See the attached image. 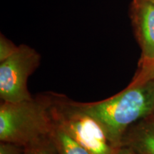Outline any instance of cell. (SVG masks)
Here are the masks:
<instances>
[{
  "label": "cell",
  "mask_w": 154,
  "mask_h": 154,
  "mask_svg": "<svg viewBox=\"0 0 154 154\" xmlns=\"http://www.w3.org/2000/svg\"><path fill=\"white\" fill-rule=\"evenodd\" d=\"M133 20L141 49L139 67L154 61V5L149 0H134Z\"/></svg>",
  "instance_id": "cell-5"
},
{
  "label": "cell",
  "mask_w": 154,
  "mask_h": 154,
  "mask_svg": "<svg viewBox=\"0 0 154 154\" xmlns=\"http://www.w3.org/2000/svg\"><path fill=\"white\" fill-rule=\"evenodd\" d=\"M152 116H153V118H154V113H153V114L152 115Z\"/></svg>",
  "instance_id": "cell-14"
},
{
  "label": "cell",
  "mask_w": 154,
  "mask_h": 154,
  "mask_svg": "<svg viewBox=\"0 0 154 154\" xmlns=\"http://www.w3.org/2000/svg\"><path fill=\"white\" fill-rule=\"evenodd\" d=\"M50 94L31 99L2 102L0 140L27 147L51 137L54 121L50 111Z\"/></svg>",
  "instance_id": "cell-2"
},
{
  "label": "cell",
  "mask_w": 154,
  "mask_h": 154,
  "mask_svg": "<svg viewBox=\"0 0 154 154\" xmlns=\"http://www.w3.org/2000/svg\"><path fill=\"white\" fill-rule=\"evenodd\" d=\"M80 104L97 121L111 145L119 149L131 126L153 114L154 79L131 82L112 97Z\"/></svg>",
  "instance_id": "cell-1"
},
{
  "label": "cell",
  "mask_w": 154,
  "mask_h": 154,
  "mask_svg": "<svg viewBox=\"0 0 154 154\" xmlns=\"http://www.w3.org/2000/svg\"><path fill=\"white\" fill-rule=\"evenodd\" d=\"M24 148L9 142H1L0 154H22Z\"/></svg>",
  "instance_id": "cell-11"
},
{
  "label": "cell",
  "mask_w": 154,
  "mask_h": 154,
  "mask_svg": "<svg viewBox=\"0 0 154 154\" xmlns=\"http://www.w3.org/2000/svg\"><path fill=\"white\" fill-rule=\"evenodd\" d=\"M41 57L32 47L20 45L0 63V98L4 102H19L32 98L27 88L29 77L37 69Z\"/></svg>",
  "instance_id": "cell-4"
},
{
  "label": "cell",
  "mask_w": 154,
  "mask_h": 154,
  "mask_svg": "<svg viewBox=\"0 0 154 154\" xmlns=\"http://www.w3.org/2000/svg\"><path fill=\"white\" fill-rule=\"evenodd\" d=\"M121 146L130 148L138 154H154L153 116L142 119L131 126L122 138Z\"/></svg>",
  "instance_id": "cell-6"
},
{
  "label": "cell",
  "mask_w": 154,
  "mask_h": 154,
  "mask_svg": "<svg viewBox=\"0 0 154 154\" xmlns=\"http://www.w3.org/2000/svg\"><path fill=\"white\" fill-rule=\"evenodd\" d=\"M51 138L58 154H91L84 146L55 124Z\"/></svg>",
  "instance_id": "cell-7"
},
{
  "label": "cell",
  "mask_w": 154,
  "mask_h": 154,
  "mask_svg": "<svg viewBox=\"0 0 154 154\" xmlns=\"http://www.w3.org/2000/svg\"><path fill=\"white\" fill-rule=\"evenodd\" d=\"M50 111L54 124L66 131L91 154H113L111 145L101 126L92 116L74 101L61 94L49 93Z\"/></svg>",
  "instance_id": "cell-3"
},
{
  "label": "cell",
  "mask_w": 154,
  "mask_h": 154,
  "mask_svg": "<svg viewBox=\"0 0 154 154\" xmlns=\"http://www.w3.org/2000/svg\"><path fill=\"white\" fill-rule=\"evenodd\" d=\"M149 1L151 2H152L154 5V0H149Z\"/></svg>",
  "instance_id": "cell-13"
},
{
  "label": "cell",
  "mask_w": 154,
  "mask_h": 154,
  "mask_svg": "<svg viewBox=\"0 0 154 154\" xmlns=\"http://www.w3.org/2000/svg\"><path fill=\"white\" fill-rule=\"evenodd\" d=\"M22 154H58L52 138H49L25 147Z\"/></svg>",
  "instance_id": "cell-8"
},
{
  "label": "cell",
  "mask_w": 154,
  "mask_h": 154,
  "mask_svg": "<svg viewBox=\"0 0 154 154\" xmlns=\"http://www.w3.org/2000/svg\"><path fill=\"white\" fill-rule=\"evenodd\" d=\"M18 47L1 34L0 36V62L5 61L14 54Z\"/></svg>",
  "instance_id": "cell-9"
},
{
  "label": "cell",
  "mask_w": 154,
  "mask_h": 154,
  "mask_svg": "<svg viewBox=\"0 0 154 154\" xmlns=\"http://www.w3.org/2000/svg\"><path fill=\"white\" fill-rule=\"evenodd\" d=\"M154 79V61L146 66L139 67L131 82L139 83Z\"/></svg>",
  "instance_id": "cell-10"
},
{
  "label": "cell",
  "mask_w": 154,
  "mask_h": 154,
  "mask_svg": "<svg viewBox=\"0 0 154 154\" xmlns=\"http://www.w3.org/2000/svg\"><path fill=\"white\" fill-rule=\"evenodd\" d=\"M113 154H138L134 151V150L128 147H126V146H121V147L119 148L116 150L114 153Z\"/></svg>",
  "instance_id": "cell-12"
}]
</instances>
